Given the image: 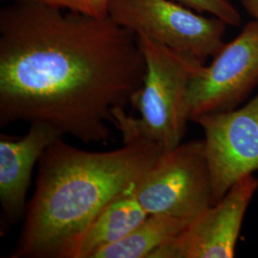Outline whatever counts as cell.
Here are the masks:
<instances>
[{
	"instance_id": "obj_1",
	"label": "cell",
	"mask_w": 258,
	"mask_h": 258,
	"mask_svg": "<svg viewBox=\"0 0 258 258\" xmlns=\"http://www.w3.org/2000/svg\"><path fill=\"white\" fill-rule=\"evenodd\" d=\"M147 73L136 34L38 0L0 11V125L44 122L84 144H106L114 111Z\"/></svg>"
},
{
	"instance_id": "obj_2",
	"label": "cell",
	"mask_w": 258,
	"mask_h": 258,
	"mask_svg": "<svg viewBox=\"0 0 258 258\" xmlns=\"http://www.w3.org/2000/svg\"><path fill=\"white\" fill-rule=\"evenodd\" d=\"M164 152L138 139L103 152L57 139L38 162L36 189L14 258H70L76 242L120 194L133 189Z\"/></svg>"
},
{
	"instance_id": "obj_3",
	"label": "cell",
	"mask_w": 258,
	"mask_h": 258,
	"mask_svg": "<svg viewBox=\"0 0 258 258\" xmlns=\"http://www.w3.org/2000/svg\"><path fill=\"white\" fill-rule=\"evenodd\" d=\"M137 38L147 64L144 83L131 100L140 116H128L124 108H118L113 124L120 130L123 143L144 139L168 151L182 144L191 120L188 87L203 64L146 36Z\"/></svg>"
},
{
	"instance_id": "obj_4",
	"label": "cell",
	"mask_w": 258,
	"mask_h": 258,
	"mask_svg": "<svg viewBox=\"0 0 258 258\" xmlns=\"http://www.w3.org/2000/svg\"><path fill=\"white\" fill-rule=\"evenodd\" d=\"M108 17L200 64L224 45L227 23L174 0H110Z\"/></svg>"
},
{
	"instance_id": "obj_5",
	"label": "cell",
	"mask_w": 258,
	"mask_h": 258,
	"mask_svg": "<svg viewBox=\"0 0 258 258\" xmlns=\"http://www.w3.org/2000/svg\"><path fill=\"white\" fill-rule=\"evenodd\" d=\"M134 194L149 214L191 222L212 205V183L203 140L164 151L135 185Z\"/></svg>"
},
{
	"instance_id": "obj_6",
	"label": "cell",
	"mask_w": 258,
	"mask_h": 258,
	"mask_svg": "<svg viewBox=\"0 0 258 258\" xmlns=\"http://www.w3.org/2000/svg\"><path fill=\"white\" fill-rule=\"evenodd\" d=\"M258 86V21L248 22L239 35L224 43L212 63L195 73L188 87L190 119L244 104Z\"/></svg>"
},
{
	"instance_id": "obj_7",
	"label": "cell",
	"mask_w": 258,
	"mask_h": 258,
	"mask_svg": "<svg viewBox=\"0 0 258 258\" xmlns=\"http://www.w3.org/2000/svg\"><path fill=\"white\" fill-rule=\"evenodd\" d=\"M211 174L212 205L231 186L258 171V94L231 110L197 116Z\"/></svg>"
},
{
	"instance_id": "obj_8",
	"label": "cell",
	"mask_w": 258,
	"mask_h": 258,
	"mask_svg": "<svg viewBox=\"0 0 258 258\" xmlns=\"http://www.w3.org/2000/svg\"><path fill=\"white\" fill-rule=\"evenodd\" d=\"M257 189L254 174L244 177L150 258L234 257L246 212Z\"/></svg>"
},
{
	"instance_id": "obj_9",
	"label": "cell",
	"mask_w": 258,
	"mask_h": 258,
	"mask_svg": "<svg viewBox=\"0 0 258 258\" xmlns=\"http://www.w3.org/2000/svg\"><path fill=\"white\" fill-rule=\"evenodd\" d=\"M63 135L44 123H31L20 138H0V203L5 218L15 224L25 216L33 169L46 148Z\"/></svg>"
},
{
	"instance_id": "obj_10",
	"label": "cell",
	"mask_w": 258,
	"mask_h": 258,
	"mask_svg": "<svg viewBox=\"0 0 258 258\" xmlns=\"http://www.w3.org/2000/svg\"><path fill=\"white\" fill-rule=\"evenodd\" d=\"M135 188V187H134ZM120 194L102 211L76 242L70 258H91L95 252L125 237L148 216L134 194Z\"/></svg>"
},
{
	"instance_id": "obj_11",
	"label": "cell",
	"mask_w": 258,
	"mask_h": 258,
	"mask_svg": "<svg viewBox=\"0 0 258 258\" xmlns=\"http://www.w3.org/2000/svg\"><path fill=\"white\" fill-rule=\"evenodd\" d=\"M190 222L168 215L149 214L122 239L99 249L91 258H150L177 237Z\"/></svg>"
},
{
	"instance_id": "obj_12",
	"label": "cell",
	"mask_w": 258,
	"mask_h": 258,
	"mask_svg": "<svg viewBox=\"0 0 258 258\" xmlns=\"http://www.w3.org/2000/svg\"><path fill=\"white\" fill-rule=\"evenodd\" d=\"M198 13H207L228 25L240 26L241 15L230 0H174Z\"/></svg>"
},
{
	"instance_id": "obj_13",
	"label": "cell",
	"mask_w": 258,
	"mask_h": 258,
	"mask_svg": "<svg viewBox=\"0 0 258 258\" xmlns=\"http://www.w3.org/2000/svg\"><path fill=\"white\" fill-rule=\"evenodd\" d=\"M60 9L82 13L95 18L108 17L110 0H38Z\"/></svg>"
},
{
	"instance_id": "obj_14",
	"label": "cell",
	"mask_w": 258,
	"mask_h": 258,
	"mask_svg": "<svg viewBox=\"0 0 258 258\" xmlns=\"http://www.w3.org/2000/svg\"><path fill=\"white\" fill-rule=\"evenodd\" d=\"M244 9L258 21V0H241Z\"/></svg>"
}]
</instances>
